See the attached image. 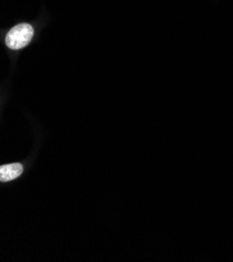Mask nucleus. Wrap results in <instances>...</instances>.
Instances as JSON below:
<instances>
[{
  "mask_svg": "<svg viewBox=\"0 0 233 262\" xmlns=\"http://www.w3.org/2000/svg\"><path fill=\"white\" fill-rule=\"evenodd\" d=\"M34 36V29L31 24H18L8 33L6 44L13 50H18L27 46Z\"/></svg>",
  "mask_w": 233,
  "mask_h": 262,
  "instance_id": "nucleus-1",
  "label": "nucleus"
},
{
  "mask_svg": "<svg viewBox=\"0 0 233 262\" xmlns=\"http://www.w3.org/2000/svg\"><path fill=\"white\" fill-rule=\"evenodd\" d=\"M23 172V166L20 163L3 165L0 167V180L2 182H9L17 179Z\"/></svg>",
  "mask_w": 233,
  "mask_h": 262,
  "instance_id": "nucleus-2",
  "label": "nucleus"
}]
</instances>
